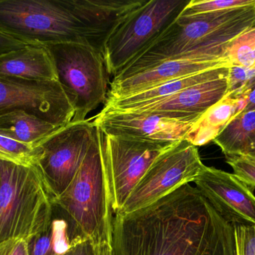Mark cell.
<instances>
[{"mask_svg": "<svg viewBox=\"0 0 255 255\" xmlns=\"http://www.w3.org/2000/svg\"><path fill=\"white\" fill-rule=\"evenodd\" d=\"M112 255H236L233 223L190 184L112 221Z\"/></svg>", "mask_w": 255, "mask_h": 255, "instance_id": "cell-1", "label": "cell"}, {"mask_svg": "<svg viewBox=\"0 0 255 255\" xmlns=\"http://www.w3.org/2000/svg\"><path fill=\"white\" fill-rule=\"evenodd\" d=\"M255 26V4L200 14L180 15L157 39L164 59L185 56L201 61L227 60L232 42Z\"/></svg>", "mask_w": 255, "mask_h": 255, "instance_id": "cell-2", "label": "cell"}, {"mask_svg": "<svg viewBox=\"0 0 255 255\" xmlns=\"http://www.w3.org/2000/svg\"><path fill=\"white\" fill-rule=\"evenodd\" d=\"M54 202L67 213L85 239L94 244H111L115 214L106 179L103 133L97 126L92 143L71 184Z\"/></svg>", "mask_w": 255, "mask_h": 255, "instance_id": "cell-3", "label": "cell"}, {"mask_svg": "<svg viewBox=\"0 0 255 255\" xmlns=\"http://www.w3.org/2000/svg\"><path fill=\"white\" fill-rule=\"evenodd\" d=\"M54 199L37 164L0 160V244L25 241L41 232L50 218Z\"/></svg>", "mask_w": 255, "mask_h": 255, "instance_id": "cell-4", "label": "cell"}, {"mask_svg": "<svg viewBox=\"0 0 255 255\" xmlns=\"http://www.w3.org/2000/svg\"><path fill=\"white\" fill-rule=\"evenodd\" d=\"M0 32L31 46L88 44L66 0H0Z\"/></svg>", "mask_w": 255, "mask_h": 255, "instance_id": "cell-5", "label": "cell"}, {"mask_svg": "<svg viewBox=\"0 0 255 255\" xmlns=\"http://www.w3.org/2000/svg\"><path fill=\"white\" fill-rule=\"evenodd\" d=\"M190 0L145 1L117 28L103 50L108 73L115 76L155 41Z\"/></svg>", "mask_w": 255, "mask_h": 255, "instance_id": "cell-6", "label": "cell"}, {"mask_svg": "<svg viewBox=\"0 0 255 255\" xmlns=\"http://www.w3.org/2000/svg\"><path fill=\"white\" fill-rule=\"evenodd\" d=\"M46 46L53 59L58 82L74 99L76 113L72 121H85L87 115L107 99L109 73L103 55L85 43Z\"/></svg>", "mask_w": 255, "mask_h": 255, "instance_id": "cell-7", "label": "cell"}, {"mask_svg": "<svg viewBox=\"0 0 255 255\" xmlns=\"http://www.w3.org/2000/svg\"><path fill=\"white\" fill-rule=\"evenodd\" d=\"M205 166L197 147L185 139L175 144L153 162L118 213L137 211L178 187L194 182Z\"/></svg>", "mask_w": 255, "mask_h": 255, "instance_id": "cell-8", "label": "cell"}, {"mask_svg": "<svg viewBox=\"0 0 255 255\" xmlns=\"http://www.w3.org/2000/svg\"><path fill=\"white\" fill-rule=\"evenodd\" d=\"M174 145L103 133V157L114 214L122 210L132 190L156 158Z\"/></svg>", "mask_w": 255, "mask_h": 255, "instance_id": "cell-9", "label": "cell"}, {"mask_svg": "<svg viewBox=\"0 0 255 255\" xmlns=\"http://www.w3.org/2000/svg\"><path fill=\"white\" fill-rule=\"evenodd\" d=\"M96 126L90 120L70 122L43 139L37 146V165L54 200L68 188L94 139Z\"/></svg>", "mask_w": 255, "mask_h": 255, "instance_id": "cell-10", "label": "cell"}, {"mask_svg": "<svg viewBox=\"0 0 255 255\" xmlns=\"http://www.w3.org/2000/svg\"><path fill=\"white\" fill-rule=\"evenodd\" d=\"M16 110L62 127L73 121L76 103L58 80L0 76V116Z\"/></svg>", "mask_w": 255, "mask_h": 255, "instance_id": "cell-11", "label": "cell"}, {"mask_svg": "<svg viewBox=\"0 0 255 255\" xmlns=\"http://www.w3.org/2000/svg\"><path fill=\"white\" fill-rule=\"evenodd\" d=\"M93 122L105 134L164 145L184 140L194 124L149 112H100Z\"/></svg>", "mask_w": 255, "mask_h": 255, "instance_id": "cell-12", "label": "cell"}, {"mask_svg": "<svg viewBox=\"0 0 255 255\" xmlns=\"http://www.w3.org/2000/svg\"><path fill=\"white\" fill-rule=\"evenodd\" d=\"M196 188L233 224L255 226V196L234 174L205 166L195 180Z\"/></svg>", "mask_w": 255, "mask_h": 255, "instance_id": "cell-13", "label": "cell"}, {"mask_svg": "<svg viewBox=\"0 0 255 255\" xmlns=\"http://www.w3.org/2000/svg\"><path fill=\"white\" fill-rule=\"evenodd\" d=\"M83 26L87 43L103 55L108 40L145 0H66Z\"/></svg>", "mask_w": 255, "mask_h": 255, "instance_id": "cell-14", "label": "cell"}, {"mask_svg": "<svg viewBox=\"0 0 255 255\" xmlns=\"http://www.w3.org/2000/svg\"><path fill=\"white\" fill-rule=\"evenodd\" d=\"M227 90L226 76L193 85L164 100L123 112H149L195 123L211 106L226 97Z\"/></svg>", "mask_w": 255, "mask_h": 255, "instance_id": "cell-15", "label": "cell"}, {"mask_svg": "<svg viewBox=\"0 0 255 255\" xmlns=\"http://www.w3.org/2000/svg\"><path fill=\"white\" fill-rule=\"evenodd\" d=\"M226 66H231L228 60L201 61L184 56L170 58L128 76H115L107 99L127 97L172 79Z\"/></svg>", "mask_w": 255, "mask_h": 255, "instance_id": "cell-16", "label": "cell"}, {"mask_svg": "<svg viewBox=\"0 0 255 255\" xmlns=\"http://www.w3.org/2000/svg\"><path fill=\"white\" fill-rule=\"evenodd\" d=\"M229 67L230 66L218 67L177 78L127 97L107 99L101 112H127L145 105L160 101L193 85L219 78L226 77L229 75Z\"/></svg>", "mask_w": 255, "mask_h": 255, "instance_id": "cell-17", "label": "cell"}, {"mask_svg": "<svg viewBox=\"0 0 255 255\" xmlns=\"http://www.w3.org/2000/svg\"><path fill=\"white\" fill-rule=\"evenodd\" d=\"M86 240L67 213L53 202L46 227L26 241L28 255H66Z\"/></svg>", "mask_w": 255, "mask_h": 255, "instance_id": "cell-18", "label": "cell"}, {"mask_svg": "<svg viewBox=\"0 0 255 255\" xmlns=\"http://www.w3.org/2000/svg\"><path fill=\"white\" fill-rule=\"evenodd\" d=\"M0 76L29 80H58L53 59L46 46L27 45L0 55Z\"/></svg>", "mask_w": 255, "mask_h": 255, "instance_id": "cell-19", "label": "cell"}, {"mask_svg": "<svg viewBox=\"0 0 255 255\" xmlns=\"http://www.w3.org/2000/svg\"><path fill=\"white\" fill-rule=\"evenodd\" d=\"M247 106L246 99L225 97L194 123L185 140L197 148L213 142Z\"/></svg>", "mask_w": 255, "mask_h": 255, "instance_id": "cell-20", "label": "cell"}, {"mask_svg": "<svg viewBox=\"0 0 255 255\" xmlns=\"http://www.w3.org/2000/svg\"><path fill=\"white\" fill-rule=\"evenodd\" d=\"M59 128L22 110L0 116V136L32 146H37Z\"/></svg>", "mask_w": 255, "mask_h": 255, "instance_id": "cell-21", "label": "cell"}, {"mask_svg": "<svg viewBox=\"0 0 255 255\" xmlns=\"http://www.w3.org/2000/svg\"><path fill=\"white\" fill-rule=\"evenodd\" d=\"M255 140V109L241 112L213 142L225 156L244 155Z\"/></svg>", "mask_w": 255, "mask_h": 255, "instance_id": "cell-22", "label": "cell"}, {"mask_svg": "<svg viewBox=\"0 0 255 255\" xmlns=\"http://www.w3.org/2000/svg\"><path fill=\"white\" fill-rule=\"evenodd\" d=\"M38 146L26 145L0 136V160L22 166L37 164L40 157Z\"/></svg>", "mask_w": 255, "mask_h": 255, "instance_id": "cell-23", "label": "cell"}, {"mask_svg": "<svg viewBox=\"0 0 255 255\" xmlns=\"http://www.w3.org/2000/svg\"><path fill=\"white\" fill-rule=\"evenodd\" d=\"M255 88V64L230 66L226 97L246 99Z\"/></svg>", "mask_w": 255, "mask_h": 255, "instance_id": "cell-24", "label": "cell"}, {"mask_svg": "<svg viewBox=\"0 0 255 255\" xmlns=\"http://www.w3.org/2000/svg\"><path fill=\"white\" fill-rule=\"evenodd\" d=\"M231 66L255 64V26L247 30L231 43L226 55Z\"/></svg>", "mask_w": 255, "mask_h": 255, "instance_id": "cell-25", "label": "cell"}, {"mask_svg": "<svg viewBox=\"0 0 255 255\" xmlns=\"http://www.w3.org/2000/svg\"><path fill=\"white\" fill-rule=\"evenodd\" d=\"M255 4V0H190L181 15L191 16Z\"/></svg>", "mask_w": 255, "mask_h": 255, "instance_id": "cell-26", "label": "cell"}, {"mask_svg": "<svg viewBox=\"0 0 255 255\" xmlns=\"http://www.w3.org/2000/svg\"><path fill=\"white\" fill-rule=\"evenodd\" d=\"M226 162L238 177L252 190L255 189V159L248 155H227Z\"/></svg>", "mask_w": 255, "mask_h": 255, "instance_id": "cell-27", "label": "cell"}, {"mask_svg": "<svg viewBox=\"0 0 255 255\" xmlns=\"http://www.w3.org/2000/svg\"><path fill=\"white\" fill-rule=\"evenodd\" d=\"M236 255H255V226L234 224Z\"/></svg>", "mask_w": 255, "mask_h": 255, "instance_id": "cell-28", "label": "cell"}, {"mask_svg": "<svg viewBox=\"0 0 255 255\" xmlns=\"http://www.w3.org/2000/svg\"><path fill=\"white\" fill-rule=\"evenodd\" d=\"M0 255H28L24 239H10L0 244Z\"/></svg>", "mask_w": 255, "mask_h": 255, "instance_id": "cell-29", "label": "cell"}, {"mask_svg": "<svg viewBox=\"0 0 255 255\" xmlns=\"http://www.w3.org/2000/svg\"><path fill=\"white\" fill-rule=\"evenodd\" d=\"M27 45L0 32V55L11 51L17 50Z\"/></svg>", "mask_w": 255, "mask_h": 255, "instance_id": "cell-30", "label": "cell"}, {"mask_svg": "<svg viewBox=\"0 0 255 255\" xmlns=\"http://www.w3.org/2000/svg\"><path fill=\"white\" fill-rule=\"evenodd\" d=\"M66 255H95L94 243L90 240L82 241L75 246Z\"/></svg>", "mask_w": 255, "mask_h": 255, "instance_id": "cell-31", "label": "cell"}, {"mask_svg": "<svg viewBox=\"0 0 255 255\" xmlns=\"http://www.w3.org/2000/svg\"><path fill=\"white\" fill-rule=\"evenodd\" d=\"M94 250L95 255H112V249L109 243L94 244Z\"/></svg>", "mask_w": 255, "mask_h": 255, "instance_id": "cell-32", "label": "cell"}, {"mask_svg": "<svg viewBox=\"0 0 255 255\" xmlns=\"http://www.w3.org/2000/svg\"><path fill=\"white\" fill-rule=\"evenodd\" d=\"M247 101V107L244 109V112L245 111H250L253 110V109H255V88L247 96V98H246ZM243 111V112H244Z\"/></svg>", "mask_w": 255, "mask_h": 255, "instance_id": "cell-33", "label": "cell"}, {"mask_svg": "<svg viewBox=\"0 0 255 255\" xmlns=\"http://www.w3.org/2000/svg\"><path fill=\"white\" fill-rule=\"evenodd\" d=\"M244 155L250 156V157L255 158V140L253 142V144L250 145V148L247 150V153H246Z\"/></svg>", "mask_w": 255, "mask_h": 255, "instance_id": "cell-34", "label": "cell"}, {"mask_svg": "<svg viewBox=\"0 0 255 255\" xmlns=\"http://www.w3.org/2000/svg\"><path fill=\"white\" fill-rule=\"evenodd\" d=\"M253 158H254V157H253Z\"/></svg>", "mask_w": 255, "mask_h": 255, "instance_id": "cell-35", "label": "cell"}]
</instances>
